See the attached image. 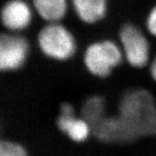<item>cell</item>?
Segmentation results:
<instances>
[{
	"label": "cell",
	"instance_id": "5",
	"mask_svg": "<svg viewBox=\"0 0 156 156\" xmlns=\"http://www.w3.org/2000/svg\"><path fill=\"white\" fill-rule=\"evenodd\" d=\"M30 53L29 41L20 33L0 34V72H12L22 69Z\"/></svg>",
	"mask_w": 156,
	"mask_h": 156
},
{
	"label": "cell",
	"instance_id": "7",
	"mask_svg": "<svg viewBox=\"0 0 156 156\" xmlns=\"http://www.w3.org/2000/svg\"><path fill=\"white\" fill-rule=\"evenodd\" d=\"M93 135L101 142L128 144L139 139L132 128L119 115H107L93 128Z\"/></svg>",
	"mask_w": 156,
	"mask_h": 156
},
{
	"label": "cell",
	"instance_id": "1",
	"mask_svg": "<svg viewBox=\"0 0 156 156\" xmlns=\"http://www.w3.org/2000/svg\"><path fill=\"white\" fill-rule=\"evenodd\" d=\"M117 115L139 138L156 135V100L147 89L131 88L126 90L118 102Z\"/></svg>",
	"mask_w": 156,
	"mask_h": 156
},
{
	"label": "cell",
	"instance_id": "13",
	"mask_svg": "<svg viewBox=\"0 0 156 156\" xmlns=\"http://www.w3.org/2000/svg\"><path fill=\"white\" fill-rule=\"evenodd\" d=\"M145 30L150 37L156 38V3L146 15Z\"/></svg>",
	"mask_w": 156,
	"mask_h": 156
},
{
	"label": "cell",
	"instance_id": "9",
	"mask_svg": "<svg viewBox=\"0 0 156 156\" xmlns=\"http://www.w3.org/2000/svg\"><path fill=\"white\" fill-rule=\"evenodd\" d=\"M70 8L78 20L86 25L101 23L109 11V0H69Z\"/></svg>",
	"mask_w": 156,
	"mask_h": 156
},
{
	"label": "cell",
	"instance_id": "6",
	"mask_svg": "<svg viewBox=\"0 0 156 156\" xmlns=\"http://www.w3.org/2000/svg\"><path fill=\"white\" fill-rule=\"evenodd\" d=\"M58 130L76 143L87 141L93 135V128L81 115H78L75 107L69 102L62 103L56 118Z\"/></svg>",
	"mask_w": 156,
	"mask_h": 156
},
{
	"label": "cell",
	"instance_id": "2",
	"mask_svg": "<svg viewBox=\"0 0 156 156\" xmlns=\"http://www.w3.org/2000/svg\"><path fill=\"white\" fill-rule=\"evenodd\" d=\"M37 42L41 53L53 62H67L77 53L76 37L63 22L45 23L39 30Z\"/></svg>",
	"mask_w": 156,
	"mask_h": 156
},
{
	"label": "cell",
	"instance_id": "3",
	"mask_svg": "<svg viewBox=\"0 0 156 156\" xmlns=\"http://www.w3.org/2000/svg\"><path fill=\"white\" fill-rule=\"evenodd\" d=\"M124 62L118 41L99 39L86 46L83 53V64L90 76L97 79L108 78Z\"/></svg>",
	"mask_w": 156,
	"mask_h": 156
},
{
	"label": "cell",
	"instance_id": "12",
	"mask_svg": "<svg viewBox=\"0 0 156 156\" xmlns=\"http://www.w3.org/2000/svg\"><path fill=\"white\" fill-rule=\"evenodd\" d=\"M0 156H30L28 148L17 140L0 137Z\"/></svg>",
	"mask_w": 156,
	"mask_h": 156
},
{
	"label": "cell",
	"instance_id": "4",
	"mask_svg": "<svg viewBox=\"0 0 156 156\" xmlns=\"http://www.w3.org/2000/svg\"><path fill=\"white\" fill-rule=\"evenodd\" d=\"M146 30L134 23H123L118 31V43L124 62L135 69L148 67L152 60V46Z\"/></svg>",
	"mask_w": 156,
	"mask_h": 156
},
{
	"label": "cell",
	"instance_id": "11",
	"mask_svg": "<svg viewBox=\"0 0 156 156\" xmlns=\"http://www.w3.org/2000/svg\"><path fill=\"white\" fill-rule=\"evenodd\" d=\"M106 100L101 95L93 94L87 96L82 103L80 115L94 128L107 116Z\"/></svg>",
	"mask_w": 156,
	"mask_h": 156
},
{
	"label": "cell",
	"instance_id": "14",
	"mask_svg": "<svg viewBox=\"0 0 156 156\" xmlns=\"http://www.w3.org/2000/svg\"><path fill=\"white\" fill-rule=\"evenodd\" d=\"M148 71H149V76L151 79L156 83V54L153 56L152 60L148 65Z\"/></svg>",
	"mask_w": 156,
	"mask_h": 156
},
{
	"label": "cell",
	"instance_id": "8",
	"mask_svg": "<svg viewBox=\"0 0 156 156\" xmlns=\"http://www.w3.org/2000/svg\"><path fill=\"white\" fill-rule=\"evenodd\" d=\"M35 11L26 0H8L0 11V20L9 32L21 33L33 22Z\"/></svg>",
	"mask_w": 156,
	"mask_h": 156
},
{
	"label": "cell",
	"instance_id": "10",
	"mask_svg": "<svg viewBox=\"0 0 156 156\" xmlns=\"http://www.w3.org/2000/svg\"><path fill=\"white\" fill-rule=\"evenodd\" d=\"M31 5L45 23L63 22L71 10L69 0H32Z\"/></svg>",
	"mask_w": 156,
	"mask_h": 156
}]
</instances>
